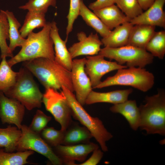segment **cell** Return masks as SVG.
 Masks as SVG:
<instances>
[{
	"label": "cell",
	"instance_id": "6da1fadb",
	"mask_svg": "<svg viewBox=\"0 0 165 165\" xmlns=\"http://www.w3.org/2000/svg\"><path fill=\"white\" fill-rule=\"evenodd\" d=\"M23 65L38 79L46 89L61 90L64 86L73 92L71 71L54 60L39 57L23 62Z\"/></svg>",
	"mask_w": 165,
	"mask_h": 165
},
{
	"label": "cell",
	"instance_id": "7a4b0ae2",
	"mask_svg": "<svg viewBox=\"0 0 165 165\" xmlns=\"http://www.w3.org/2000/svg\"><path fill=\"white\" fill-rule=\"evenodd\" d=\"M51 25V22H47L41 31L30 33L20 51L7 61L9 65L12 67L20 62L39 57L54 60L53 43L50 36Z\"/></svg>",
	"mask_w": 165,
	"mask_h": 165
},
{
	"label": "cell",
	"instance_id": "3957f363",
	"mask_svg": "<svg viewBox=\"0 0 165 165\" xmlns=\"http://www.w3.org/2000/svg\"><path fill=\"white\" fill-rule=\"evenodd\" d=\"M145 104L138 107L140 113L139 127L147 134L165 135V92L158 90L157 94L146 96Z\"/></svg>",
	"mask_w": 165,
	"mask_h": 165
},
{
	"label": "cell",
	"instance_id": "277c9868",
	"mask_svg": "<svg viewBox=\"0 0 165 165\" xmlns=\"http://www.w3.org/2000/svg\"><path fill=\"white\" fill-rule=\"evenodd\" d=\"M2 92L6 96L19 101L29 110L41 106L43 94L32 73L24 67L18 72L14 84Z\"/></svg>",
	"mask_w": 165,
	"mask_h": 165
},
{
	"label": "cell",
	"instance_id": "5b68a950",
	"mask_svg": "<svg viewBox=\"0 0 165 165\" xmlns=\"http://www.w3.org/2000/svg\"><path fill=\"white\" fill-rule=\"evenodd\" d=\"M64 95L71 108L72 116L87 128L100 145L104 152L108 151L106 142L112 137L98 118L91 116L77 100L73 92L64 86L61 90Z\"/></svg>",
	"mask_w": 165,
	"mask_h": 165
},
{
	"label": "cell",
	"instance_id": "8992f818",
	"mask_svg": "<svg viewBox=\"0 0 165 165\" xmlns=\"http://www.w3.org/2000/svg\"><path fill=\"white\" fill-rule=\"evenodd\" d=\"M117 70L115 75L101 81L95 88L115 85L126 86L146 92L151 89L154 85V75L144 68L130 67Z\"/></svg>",
	"mask_w": 165,
	"mask_h": 165
},
{
	"label": "cell",
	"instance_id": "52a82bcc",
	"mask_svg": "<svg viewBox=\"0 0 165 165\" xmlns=\"http://www.w3.org/2000/svg\"><path fill=\"white\" fill-rule=\"evenodd\" d=\"M98 54L119 64H126L128 68H144L153 61L154 57L145 49L127 45L118 48L105 47L101 49Z\"/></svg>",
	"mask_w": 165,
	"mask_h": 165
},
{
	"label": "cell",
	"instance_id": "ba28073f",
	"mask_svg": "<svg viewBox=\"0 0 165 165\" xmlns=\"http://www.w3.org/2000/svg\"><path fill=\"white\" fill-rule=\"evenodd\" d=\"M42 102L46 110L59 123L61 130L65 131L73 121L71 108L63 93L51 88L46 89Z\"/></svg>",
	"mask_w": 165,
	"mask_h": 165
},
{
	"label": "cell",
	"instance_id": "9c48e42d",
	"mask_svg": "<svg viewBox=\"0 0 165 165\" xmlns=\"http://www.w3.org/2000/svg\"><path fill=\"white\" fill-rule=\"evenodd\" d=\"M20 130L22 134L17 143L16 151L32 150L46 157L53 165L63 164L61 160L39 134L32 131L29 127L24 125H22Z\"/></svg>",
	"mask_w": 165,
	"mask_h": 165
},
{
	"label": "cell",
	"instance_id": "30bf717a",
	"mask_svg": "<svg viewBox=\"0 0 165 165\" xmlns=\"http://www.w3.org/2000/svg\"><path fill=\"white\" fill-rule=\"evenodd\" d=\"M104 58L98 54L86 57L85 70L90 80L93 89H95L100 83L102 77L105 74L128 68L126 65H120L116 62L107 61Z\"/></svg>",
	"mask_w": 165,
	"mask_h": 165
},
{
	"label": "cell",
	"instance_id": "8fae6325",
	"mask_svg": "<svg viewBox=\"0 0 165 165\" xmlns=\"http://www.w3.org/2000/svg\"><path fill=\"white\" fill-rule=\"evenodd\" d=\"M86 60L85 58L73 60L71 70L76 99L82 106L85 104L86 99L93 89L90 80L85 70Z\"/></svg>",
	"mask_w": 165,
	"mask_h": 165
},
{
	"label": "cell",
	"instance_id": "7c38bea8",
	"mask_svg": "<svg viewBox=\"0 0 165 165\" xmlns=\"http://www.w3.org/2000/svg\"><path fill=\"white\" fill-rule=\"evenodd\" d=\"M98 148L97 144L90 142L71 145H60L53 149L63 164L74 165H76V161H84L89 154Z\"/></svg>",
	"mask_w": 165,
	"mask_h": 165
},
{
	"label": "cell",
	"instance_id": "4fadbf2b",
	"mask_svg": "<svg viewBox=\"0 0 165 165\" xmlns=\"http://www.w3.org/2000/svg\"><path fill=\"white\" fill-rule=\"evenodd\" d=\"M25 108L19 101L6 96L0 91V119L3 124H14L20 129Z\"/></svg>",
	"mask_w": 165,
	"mask_h": 165
},
{
	"label": "cell",
	"instance_id": "5bb4252c",
	"mask_svg": "<svg viewBox=\"0 0 165 165\" xmlns=\"http://www.w3.org/2000/svg\"><path fill=\"white\" fill-rule=\"evenodd\" d=\"M77 36L79 42L68 49L73 59L81 56L98 54L103 44L97 34L92 33L87 36L85 32L81 31Z\"/></svg>",
	"mask_w": 165,
	"mask_h": 165
},
{
	"label": "cell",
	"instance_id": "9a60e30c",
	"mask_svg": "<svg viewBox=\"0 0 165 165\" xmlns=\"http://www.w3.org/2000/svg\"><path fill=\"white\" fill-rule=\"evenodd\" d=\"M165 0H155L148 9L130 22L133 25L145 24L165 28V13L163 7Z\"/></svg>",
	"mask_w": 165,
	"mask_h": 165
},
{
	"label": "cell",
	"instance_id": "2e32d148",
	"mask_svg": "<svg viewBox=\"0 0 165 165\" xmlns=\"http://www.w3.org/2000/svg\"><path fill=\"white\" fill-rule=\"evenodd\" d=\"M50 36L54 46V60L65 68L71 71L73 59L66 47L67 40L62 39L57 24L54 21L51 22Z\"/></svg>",
	"mask_w": 165,
	"mask_h": 165
},
{
	"label": "cell",
	"instance_id": "e0dca14e",
	"mask_svg": "<svg viewBox=\"0 0 165 165\" xmlns=\"http://www.w3.org/2000/svg\"><path fill=\"white\" fill-rule=\"evenodd\" d=\"M93 12L110 30L130 20L114 4L94 10Z\"/></svg>",
	"mask_w": 165,
	"mask_h": 165
},
{
	"label": "cell",
	"instance_id": "ac0fdd59",
	"mask_svg": "<svg viewBox=\"0 0 165 165\" xmlns=\"http://www.w3.org/2000/svg\"><path fill=\"white\" fill-rule=\"evenodd\" d=\"M133 92L132 88L118 90L107 92H99L92 90L88 96L85 104L107 103L113 105L123 103L128 100Z\"/></svg>",
	"mask_w": 165,
	"mask_h": 165
},
{
	"label": "cell",
	"instance_id": "d6986e66",
	"mask_svg": "<svg viewBox=\"0 0 165 165\" xmlns=\"http://www.w3.org/2000/svg\"><path fill=\"white\" fill-rule=\"evenodd\" d=\"M113 113H119L126 119L132 130H137L139 127L140 113L135 100L126 101L113 105L110 108Z\"/></svg>",
	"mask_w": 165,
	"mask_h": 165
},
{
	"label": "cell",
	"instance_id": "ffe728a7",
	"mask_svg": "<svg viewBox=\"0 0 165 165\" xmlns=\"http://www.w3.org/2000/svg\"><path fill=\"white\" fill-rule=\"evenodd\" d=\"M133 26L128 22L116 27L108 35L101 39L103 45L113 48L127 45Z\"/></svg>",
	"mask_w": 165,
	"mask_h": 165
},
{
	"label": "cell",
	"instance_id": "44dd1931",
	"mask_svg": "<svg viewBox=\"0 0 165 165\" xmlns=\"http://www.w3.org/2000/svg\"><path fill=\"white\" fill-rule=\"evenodd\" d=\"M155 28V26L145 24L133 25L127 45L145 49L156 31Z\"/></svg>",
	"mask_w": 165,
	"mask_h": 165
},
{
	"label": "cell",
	"instance_id": "7402d4cb",
	"mask_svg": "<svg viewBox=\"0 0 165 165\" xmlns=\"http://www.w3.org/2000/svg\"><path fill=\"white\" fill-rule=\"evenodd\" d=\"M93 136L88 130L72 121L65 131L62 145H71L90 142Z\"/></svg>",
	"mask_w": 165,
	"mask_h": 165
},
{
	"label": "cell",
	"instance_id": "603a6c76",
	"mask_svg": "<svg viewBox=\"0 0 165 165\" xmlns=\"http://www.w3.org/2000/svg\"><path fill=\"white\" fill-rule=\"evenodd\" d=\"M46 13L43 11H28L23 24L19 30L22 37L25 38L34 29L43 28L46 25Z\"/></svg>",
	"mask_w": 165,
	"mask_h": 165
},
{
	"label": "cell",
	"instance_id": "cb8c5ba5",
	"mask_svg": "<svg viewBox=\"0 0 165 165\" xmlns=\"http://www.w3.org/2000/svg\"><path fill=\"white\" fill-rule=\"evenodd\" d=\"M79 15L87 25L93 28L102 38L110 33L112 30L108 29L94 13L86 6L82 0H80Z\"/></svg>",
	"mask_w": 165,
	"mask_h": 165
},
{
	"label": "cell",
	"instance_id": "d4e9b609",
	"mask_svg": "<svg viewBox=\"0 0 165 165\" xmlns=\"http://www.w3.org/2000/svg\"><path fill=\"white\" fill-rule=\"evenodd\" d=\"M21 134V130L16 127L9 125L6 128H0V148L9 152L16 151Z\"/></svg>",
	"mask_w": 165,
	"mask_h": 165
},
{
	"label": "cell",
	"instance_id": "484cf974",
	"mask_svg": "<svg viewBox=\"0 0 165 165\" xmlns=\"http://www.w3.org/2000/svg\"><path fill=\"white\" fill-rule=\"evenodd\" d=\"M9 24V46L10 51L12 53L18 46L21 47L24 43L26 38L22 37L19 29L21 27L20 23L15 17L13 13L9 10L5 11Z\"/></svg>",
	"mask_w": 165,
	"mask_h": 165
},
{
	"label": "cell",
	"instance_id": "4316f807",
	"mask_svg": "<svg viewBox=\"0 0 165 165\" xmlns=\"http://www.w3.org/2000/svg\"><path fill=\"white\" fill-rule=\"evenodd\" d=\"M34 153L31 150L9 152L0 148V165H23L29 163L28 158Z\"/></svg>",
	"mask_w": 165,
	"mask_h": 165
},
{
	"label": "cell",
	"instance_id": "83f0119b",
	"mask_svg": "<svg viewBox=\"0 0 165 165\" xmlns=\"http://www.w3.org/2000/svg\"><path fill=\"white\" fill-rule=\"evenodd\" d=\"M145 49L154 57L163 59L165 54V31H155Z\"/></svg>",
	"mask_w": 165,
	"mask_h": 165
},
{
	"label": "cell",
	"instance_id": "f1b7e54d",
	"mask_svg": "<svg viewBox=\"0 0 165 165\" xmlns=\"http://www.w3.org/2000/svg\"><path fill=\"white\" fill-rule=\"evenodd\" d=\"M9 24L4 10L0 11V49L1 58L4 57H13L9 49L6 41L9 39Z\"/></svg>",
	"mask_w": 165,
	"mask_h": 165
},
{
	"label": "cell",
	"instance_id": "f546056e",
	"mask_svg": "<svg viewBox=\"0 0 165 165\" xmlns=\"http://www.w3.org/2000/svg\"><path fill=\"white\" fill-rule=\"evenodd\" d=\"M6 57L2 58L0 64V91H3L15 83L18 72L13 71L8 64Z\"/></svg>",
	"mask_w": 165,
	"mask_h": 165
},
{
	"label": "cell",
	"instance_id": "4dcf8cb0",
	"mask_svg": "<svg viewBox=\"0 0 165 165\" xmlns=\"http://www.w3.org/2000/svg\"><path fill=\"white\" fill-rule=\"evenodd\" d=\"M114 2L130 20L143 12L137 0H114Z\"/></svg>",
	"mask_w": 165,
	"mask_h": 165
},
{
	"label": "cell",
	"instance_id": "1f68e13d",
	"mask_svg": "<svg viewBox=\"0 0 165 165\" xmlns=\"http://www.w3.org/2000/svg\"><path fill=\"white\" fill-rule=\"evenodd\" d=\"M65 131L58 130L53 127H46L41 132V137L51 147L62 145Z\"/></svg>",
	"mask_w": 165,
	"mask_h": 165
},
{
	"label": "cell",
	"instance_id": "d6a6232c",
	"mask_svg": "<svg viewBox=\"0 0 165 165\" xmlns=\"http://www.w3.org/2000/svg\"><path fill=\"white\" fill-rule=\"evenodd\" d=\"M56 0H29L24 5L20 6V9L28 11H43L47 12L50 6L55 7Z\"/></svg>",
	"mask_w": 165,
	"mask_h": 165
},
{
	"label": "cell",
	"instance_id": "836d02e7",
	"mask_svg": "<svg viewBox=\"0 0 165 165\" xmlns=\"http://www.w3.org/2000/svg\"><path fill=\"white\" fill-rule=\"evenodd\" d=\"M51 119V117L47 116L41 110H38L29 127L32 131L40 134Z\"/></svg>",
	"mask_w": 165,
	"mask_h": 165
},
{
	"label": "cell",
	"instance_id": "e575fe53",
	"mask_svg": "<svg viewBox=\"0 0 165 165\" xmlns=\"http://www.w3.org/2000/svg\"><path fill=\"white\" fill-rule=\"evenodd\" d=\"M80 0H70L69 12L67 16L68 20L66 32L67 39L68 35L72 31L75 21L79 16Z\"/></svg>",
	"mask_w": 165,
	"mask_h": 165
},
{
	"label": "cell",
	"instance_id": "d590c367",
	"mask_svg": "<svg viewBox=\"0 0 165 165\" xmlns=\"http://www.w3.org/2000/svg\"><path fill=\"white\" fill-rule=\"evenodd\" d=\"M93 152V154L89 159L79 165H96L97 164L102 158L103 153L99 148L95 150Z\"/></svg>",
	"mask_w": 165,
	"mask_h": 165
},
{
	"label": "cell",
	"instance_id": "8d00e7d4",
	"mask_svg": "<svg viewBox=\"0 0 165 165\" xmlns=\"http://www.w3.org/2000/svg\"><path fill=\"white\" fill-rule=\"evenodd\" d=\"M114 0H96L90 4L88 8L93 11L114 4Z\"/></svg>",
	"mask_w": 165,
	"mask_h": 165
},
{
	"label": "cell",
	"instance_id": "74e56055",
	"mask_svg": "<svg viewBox=\"0 0 165 165\" xmlns=\"http://www.w3.org/2000/svg\"><path fill=\"white\" fill-rule=\"evenodd\" d=\"M155 0H137L143 10H146L151 6Z\"/></svg>",
	"mask_w": 165,
	"mask_h": 165
}]
</instances>
